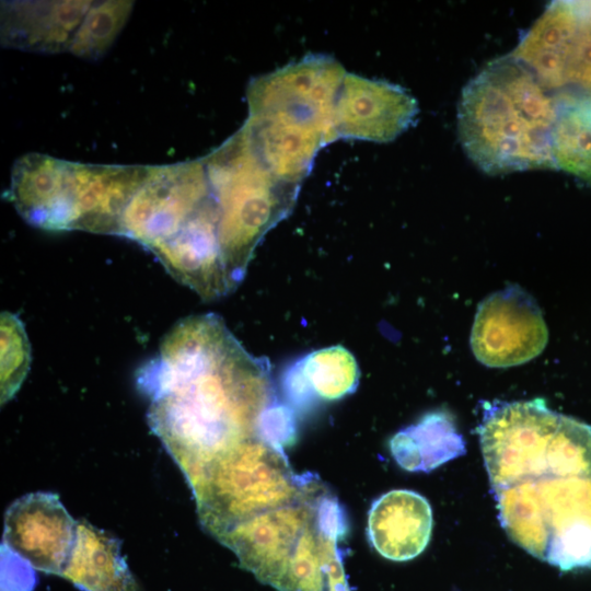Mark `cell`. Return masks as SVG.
<instances>
[{
  "label": "cell",
  "mask_w": 591,
  "mask_h": 591,
  "mask_svg": "<svg viewBox=\"0 0 591 591\" xmlns=\"http://www.w3.org/2000/svg\"><path fill=\"white\" fill-rule=\"evenodd\" d=\"M476 430L510 540L563 571L591 568V426L535 398L486 403Z\"/></svg>",
  "instance_id": "obj_1"
},
{
  "label": "cell",
  "mask_w": 591,
  "mask_h": 591,
  "mask_svg": "<svg viewBox=\"0 0 591 591\" xmlns=\"http://www.w3.org/2000/svg\"><path fill=\"white\" fill-rule=\"evenodd\" d=\"M137 384L150 399L152 431L184 474L252 434L296 432L268 361L251 355L212 313L177 322L139 369Z\"/></svg>",
  "instance_id": "obj_2"
},
{
  "label": "cell",
  "mask_w": 591,
  "mask_h": 591,
  "mask_svg": "<svg viewBox=\"0 0 591 591\" xmlns=\"http://www.w3.org/2000/svg\"><path fill=\"white\" fill-rule=\"evenodd\" d=\"M558 103L510 55L496 58L463 88L457 105L461 144L483 172L556 170L552 130Z\"/></svg>",
  "instance_id": "obj_3"
},
{
  "label": "cell",
  "mask_w": 591,
  "mask_h": 591,
  "mask_svg": "<svg viewBox=\"0 0 591 591\" xmlns=\"http://www.w3.org/2000/svg\"><path fill=\"white\" fill-rule=\"evenodd\" d=\"M201 159L219 208L224 266L236 288L264 235L291 212L300 186L265 166L243 127Z\"/></svg>",
  "instance_id": "obj_4"
},
{
  "label": "cell",
  "mask_w": 591,
  "mask_h": 591,
  "mask_svg": "<svg viewBox=\"0 0 591 591\" xmlns=\"http://www.w3.org/2000/svg\"><path fill=\"white\" fill-rule=\"evenodd\" d=\"M509 55L557 103L591 100V1H553Z\"/></svg>",
  "instance_id": "obj_5"
},
{
  "label": "cell",
  "mask_w": 591,
  "mask_h": 591,
  "mask_svg": "<svg viewBox=\"0 0 591 591\" xmlns=\"http://www.w3.org/2000/svg\"><path fill=\"white\" fill-rule=\"evenodd\" d=\"M346 73L335 58L309 55L253 78L246 90L248 117L314 132L329 144L337 140L333 115Z\"/></svg>",
  "instance_id": "obj_6"
},
{
  "label": "cell",
  "mask_w": 591,
  "mask_h": 591,
  "mask_svg": "<svg viewBox=\"0 0 591 591\" xmlns=\"http://www.w3.org/2000/svg\"><path fill=\"white\" fill-rule=\"evenodd\" d=\"M211 195L202 159L149 165L143 183L124 210L119 235L154 254Z\"/></svg>",
  "instance_id": "obj_7"
},
{
  "label": "cell",
  "mask_w": 591,
  "mask_h": 591,
  "mask_svg": "<svg viewBox=\"0 0 591 591\" xmlns=\"http://www.w3.org/2000/svg\"><path fill=\"white\" fill-rule=\"evenodd\" d=\"M548 331L535 300L519 286L485 298L477 308L471 334L474 356L490 368H507L537 357Z\"/></svg>",
  "instance_id": "obj_8"
},
{
  "label": "cell",
  "mask_w": 591,
  "mask_h": 591,
  "mask_svg": "<svg viewBox=\"0 0 591 591\" xmlns=\"http://www.w3.org/2000/svg\"><path fill=\"white\" fill-rule=\"evenodd\" d=\"M148 172L149 165L71 162L63 196V231L119 235L124 210Z\"/></svg>",
  "instance_id": "obj_9"
},
{
  "label": "cell",
  "mask_w": 591,
  "mask_h": 591,
  "mask_svg": "<svg viewBox=\"0 0 591 591\" xmlns=\"http://www.w3.org/2000/svg\"><path fill=\"white\" fill-rule=\"evenodd\" d=\"M418 112L417 101L402 86L347 72L333 126L337 139L389 142L412 126Z\"/></svg>",
  "instance_id": "obj_10"
},
{
  "label": "cell",
  "mask_w": 591,
  "mask_h": 591,
  "mask_svg": "<svg viewBox=\"0 0 591 591\" xmlns=\"http://www.w3.org/2000/svg\"><path fill=\"white\" fill-rule=\"evenodd\" d=\"M76 530L77 522L57 495L33 493L8 508L2 544L34 569L60 576L71 555Z\"/></svg>",
  "instance_id": "obj_11"
},
{
  "label": "cell",
  "mask_w": 591,
  "mask_h": 591,
  "mask_svg": "<svg viewBox=\"0 0 591 591\" xmlns=\"http://www.w3.org/2000/svg\"><path fill=\"white\" fill-rule=\"evenodd\" d=\"M93 1H4L1 43L5 47L55 54L69 50Z\"/></svg>",
  "instance_id": "obj_12"
},
{
  "label": "cell",
  "mask_w": 591,
  "mask_h": 591,
  "mask_svg": "<svg viewBox=\"0 0 591 591\" xmlns=\"http://www.w3.org/2000/svg\"><path fill=\"white\" fill-rule=\"evenodd\" d=\"M432 531V510L416 491L394 489L379 497L368 514V536L384 558L406 561L427 547Z\"/></svg>",
  "instance_id": "obj_13"
},
{
  "label": "cell",
  "mask_w": 591,
  "mask_h": 591,
  "mask_svg": "<svg viewBox=\"0 0 591 591\" xmlns=\"http://www.w3.org/2000/svg\"><path fill=\"white\" fill-rule=\"evenodd\" d=\"M60 577L81 591H138L120 542L85 520L77 522L73 548Z\"/></svg>",
  "instance_id": "obj_14"
},
{
  "label": "cell",
  "mask_w": 591,
  "mask_h": 591,
  "mask_svg": "<svg viewBox=\"0 0 591 591\" xmlns=\"http://www.w3.org/2000/svg\"><path fill=\"white\" fill-rule=\"evenodd\" d=\"M359 369L354 356L336 346L312 352L291 366L283 375L288 401L303 407L314 399L335 401L354 392Z\"/></svg>",
  "instance_id": "obj_15"
},
{
  "label": "cell",
  "mask_w": 591,
  "mask_h": 591,
  "mask_svg": "<svg viewBox=\"0 0 591 591\" xmlns=\"http://www.w3.org/2000/svg\"><path fill=\"white\" fill-rule=\"evenodd\" d=\"M390 450L402 468L425 473L466 452L464 438L447 410L429 412L399 430L390 440Z\"/></svg>",
  "instance_id": "obj_16"
},
{
  "label": "cell",
  "mask_w": 591,
  "mask_h": 591,
  "mask_svg": "<svg viewBox=\"0 0 591 591\" xmlns=\"http://www.w3.org/2000/svg\"><path fill=\"white\" fill-rule=\"evenodd\" d=\"M551 146L555 169L591 187V100L558 103Z\"/></svg>",
  "instance_id": "obj_17"
},
{
  "label": "cell",
  "mask_w": 591,
  "mask_h": 591,
  "mask_svg": "<svg viewBox=\"0 0 591 591\" xmlns=\"http://www.w3.org/2000/svg\"><path fill=\"white\" fill-rule=\"evenodd\" d=\"M132 8L134 1H93L69 51L85 59L102 57L125 26Z\"/></svg>",
  "instance_id": "obj_18"
},
{
  "label": "cell",
  "mask_w": 591,
  "mask_h": 591,
  "mask_svg": "<svg viewBox=\"0 0 591 591\" xmlns=\"http://www.w3.org/2000/svg\"><path fill=\"white\" fill-rule=\"evenodd\" d=\"M30 367V345L22 322L13 314H1V403L21 386Z\"/></svg>",
  "instance_id": "obj_19"
},
{
  "label": "cell",
  "mask_w": 591,
  "mask_h": 591,
  "mask_svg": "<svg viewBox=\"0 0 591 591\" xmlns=\"http://www.w3.org/2000/svg\"><path fill=\"white\" fill-rule=\"evenodd\" d=\"M1 591H32L33 567L5 545H1Z\"/></svg>",
  "instance_id": "obj_20"
}]
</instances>
